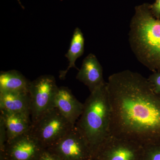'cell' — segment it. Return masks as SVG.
<instances>
[{
  "mask_svg": "<svg viewBox=\"0 0 160 160\" xmlns=\"http://www.w3.org/2000/svg\"><path fill=\"white\" fill-rule=\"evenodd\" d=\"M110 106L109 134L143 146L160 145V95L148 79L126 70L107 82Z\"/></svg>",
  "mask_w": 160,
  "mask_h": 160,
  "instance_id": "cell-1",
  "label": "cell"
},
{
  "mask_svg": "<svg viewBox=\"0 0 160 160\" xmlns=\"http://www.w3.org/2000/svg\"><path fill=\"white\" fill-rule=\"evenodd\" d=\"M129 42L138 61L153 72H160V18L153 15L149 4L136 8Z\"/></svg>",
  "mask_w": 160,
  "mask_h": 160,
  "instance_id": "cell-2",
  "label": "cell"
},
{
  "mask_svg": "<svg viewBox=\"0 0 160 160\" xmlns=\"http://www.w3.org/2000/svg\"><path fill=\"white\" fill-rule=\"evenodd\" d=\"M110 106L107 82L90 92L75 126L96 153L109 136Z\"/></svg>",
  "mask_w": 160,
  "mask_h": 160,
  "instance_id": "cell-3",
  "label": "cell"
},
{
  "mask_svg": "<svg viewBox=\"0 0 160 160\" xmlns=\"http://www.w3.org/2000/svg\"><path fill=\"white\" fill-rule=\"evenodd\" d=\"M58 89L55 79L50 75L41 76L30 82L28 92L32 124L55 108Z\"/></svg>",
  "mask_w": 160,
  "mask_h": 160,
  "instance_id": "cell-4",
  "label": "cell"
},
{
  "mask_svg": "<svg viewBox=\"0 0 160 160\" xmlns=\"http://www.w3.org/2000/svg\"><path fill=\"white\" fill-rule=\"evenodd\" d=\"M74 126L55 107L32 124L30 132L46 149L57 142Z\"/></svg>",
  "mask_w": 160,
  "mask_h": 160,
  "instance_id": "cell-5",
  "label": "cell"
},
{
  "mask_svg": "<svg viewBox=\"0 0 160 160\" xmlns=\"http://www.w3.org/2000/svg\"><path fill=\"white\" fill-rule=\"evenodd\" d=\"M62 160H93L94 154L89 142L75 125L62 138L46 149Z\"/></svg>",
  "mask_w": 160,
  "mask_h": 160,
  "instance_id": "cell-6",
  "label": "cell"
},
{
  "mask_svg": "<svg viewBox=\"0 0 160 160\" xmlns=\"http://www.w3.org/2000/svg\"><path fill=\"white\" fill-rule=\"evenodd\" d=\"M144 146L109 135L95 155L96 160H143Z\"/></svg>",
  "mask_w": 160,
  "mask_h": 160,
  "instance_id": "cell-7",
  "label": "cell"
},
{
  "mask_svg": "<svg viewBox=\"0 0 160 160\" xmlns=\"http://www.w3.org/2000/svg\"><path fill=\"white\" fill-rule=\"evenodd\" d=\"M44 149L30 131L7 142L0 160H38Z\"/></svg>",
  "mask_w": 160,
  "mask_h": 160,
  "instance_id": "cell-8",
  "label": "cell"
},
{
  "mask_svg": "<svg viewBox=\"0 0 160 160\" xmlns=\"http://www.w3.org/2000/svg\"><path fill=\"white\" fill-rule=\"evenodd\" d=\"M55 107L75 126L82 113L84 103L80 102L68 87L61 86L58 89L55 100Z\"/></svg>",
  "mask_w": 160,
  "mask_h": 160,
  "instance_id": "cell-9",
  "label": "cell"
},
{
  "mask_svg": "<svg viewBox=\"0 0 160 160\" xmlns=\"http://www.w3.org/2000/svg\"><path fill=\"white\" fill-rule=\"evenodd\" d=\"M76 78L87 86L90 92L106 83L102 67L95 55L90 53L84 58Z\"/></svg>",
  "mask_w": 160,
  "mask_h": 160,
  "instance_id": "cell-10",
  "label": "cell"
},
{
  "mask_svg": "<svg viewBox=\"0 0 160 160\" xmlns=\"http://www.w3.org/2000/svg\"><path fill=\"white\" fill-rule=\"evenodd\" d=\"M7 132V142L29 132L32 123L30 115L0 111Z\"/></svg>",
  "mask_w": 160,
  "mask_h": 160,
  "instance_id": "cell-11",
  "label": "cell"
},
{
  "mask_svg": "<svg viewBox=\"0 0 160 160\" xmlns=\"http://www.w3.org/2000/svg\"><path fill=\"white\" fill-rule=\"evenodd\" d=\"M0 111L30 115L29 92H0Z\"/></svg>",
  "mask_w": 160,
  "mask_h": 160,
  "instance_id": "cell-12",
  "label": "cell"
},
{
  "mask_svg": "<svg viewBox=\"0 0 160 160\" xmlns=\"http://www.w3.org/2000/svg\"><path fill=\"white\" fill-rule=\"evenodd\" d=\"M30 82L17 70L0 72V92H28Z\"/></svg>",
  "mask_w": 160,
  "mask_h": 160,
  "instance_id": "cell-13",
  "label": "cell"
},
{
  "mask_svg": "<svg viewBox=\"0 0 160 160\" xmlns=\"http://www.w3.org/2000/svg\"><path fill=\"white\" fill-rule=\"evenodd\" d=\"M85 39L82 30L79 28H76L70 43V47L68 52L66 54V57L69 61V66L67 69L63 71H60L59 78L63 80L66 78L67 72L71 68L78 69L75 66L77 60L82 56L84 52Z\"/></svg>",
  "mask_w": 160,
  "mask_h": 160,
  "instance_id": "cell-14",
  "label": "cell"
},
{
  "mask_svg": "<svg viewBox=\"0 0 160 160\" xmlns=\"http://www.w3.org/2000/svg\"><path fill=\"white\" fill-rule=\"evenodd\" d=\"M143 160H160V145L144 146Z\"/></svg>",
  "mask_w": 160,
  "mask_h": 160,
  "instance_id": "cell-15",
  "label": "cell"
},
{
  "mask_svg": "<svg viewBox=\"0 0 160 160\" xmlns=\"http://www.w3.org/2000/svg\"><path fill=\"white\" fill-rule=\"evenodd\" d=\"M7 142V132L2 118L0 117V155L3 154Z\"/></svg>",
  "mask_w": 160,
  "mask_h": 160,
  "instance_id": "cell-16",
  "label": "cell"
},
{
  "mask_svg": "<svg viewBox=\"0 0 160 160\" xmlns=\"http://www.w3.org/2000/svg\"><path fill=\"white\" fill-rule=\"evenodd\" d=\"M147 79L153 91L160 95V72H153Z\"/></svg>",
  "mask_w": 160,
  "mask_h": 160,
  "instance_id": "cell-17",
  "label": "cell"
},
{
  "mask_svg": "<svg viewBox=\"0 0 160 160\" xmlns=\"http://www.w3.org/2000/svg\"><path fill=\"white\" fill-rule=\"evenodd\" d=\"M38 160H62L47 149H44Z\"/></svg>",
  "mask_w": 160,
  "mask_h": 160,
  "instance_id": "cell-18",
  "label": "cell"
},
{
  "mask_svg": "<svg viewBox=\"0 0 160 160\" xmlns=\"http://www.w3.org/2000/svg\"><path fill=\"white\" fill-rule=\"evenodd\" d=\"M150 8L155 17L160 18V0H156L153 4L150 5Z\"/></svg>",
  "mask_w": 160,
  "mask_h": 160,
  "instance_id": "cell-19",
  "label": "cell"
},
{
  "mask_svg": "<svg viewBox=\"0 0 160 160\" xmlns=\"http://www.w3.org/2000/svg\"><path fill=\"white\" fill-rule=\"evenodd\" d=\"M18 3H19V4L20 5H21V7H22V8H23V9H24V6L22 5V3H21V2H20V0H18Z\"/></svg>",
  "mask_w": 160,
  "mask_h": 160,
  "instance_id": "cell-20",
  "label": "cell"
},
{
  "mask_svg": "<svg viewBox=\"0 0 160 160\" xmlns=\"http://www.w3.org/2000/svg\"><path fill=\"white\" fill-rule=\"evenodd\" d=\"M93 160H96L95 159H93Z\"/></svg>",
  "mask_w": 160,
  "mask_h": 160,
  "instance_id": "cell-21",
  "label": "cell"
},
{
  "mask_svg": "<svg viewBox=\"0 0 160 160\" xmlns=\"http://www.w3.org/2000/svg\"></svg>",
  "mask_w": 160,
  "mask_h": 160,
  "instance_id": "cell-22",
  "label": "cell"
}]
</instances>
